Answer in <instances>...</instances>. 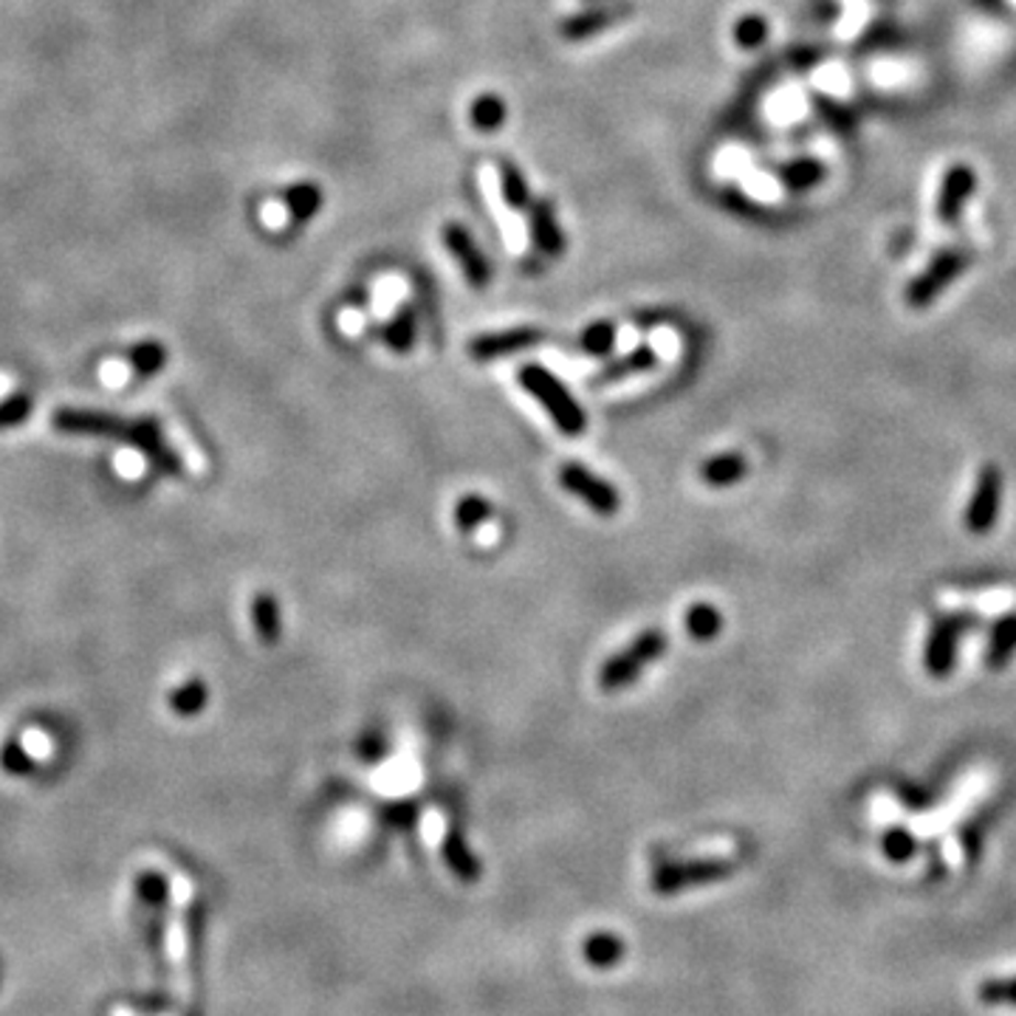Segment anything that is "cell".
<instances>
[{"label": "cell", "instance_id": "4316f807", "mask_svg": "<svg viewBox=\"0 0 1016 1016\" xmlns=\"http://www.w3.org/2000/svg\"><path fill=\"white\" fill-rule=\"evenodd\" d=\"M136 893L142 898V904L153 913H162L164 900H167V878L162 873H142L136 881Z\"/></svg>", "mask_w": 1016, "mask_h": 1016}, {"label": "cell", "instance_id": "1f68e13d", "mask_svg": "<svg viewBox=\"0 0 1016 1016\" xmlns=\"http://www.w3.org/2000/svg\"><path fill=\"white\" fill-rule=\"evenodd\" d=\"M285 204H288L292 218H312L319 209V193L314 187H308V184H299V187H294L292 193H288V201Z\"/></svg>", "mask_w": 1016, "mask_h": 1016}, {"label": "cell", "instance_id": "e575fe53", "mask_svg": "<svg viewBox=\"0 0 1016 1016\" xmlns=\"http://www.w3.org/2000/svg\"><path fill=\"white\" fill-rule=\"evenodd\" d=\"M503 122V105L494 97H480L472 105V124L480 130H492Z\"/></svg>", "mask_w": 1016, "mask_h": 1016}, {"label": "cell", "instance_id": "ba28073f", "mask_svg": "<svg viewBox=\"0 0 1016 1016\" xmlns=\"http://www.w3.org/2000/svg\"><path fill=\"white\" fill-rule=\"evenodd\" d=\"M999 498H1003L999 472L994 467H985L980 472L974 492H971L969 509H965V528L971 534H985L994 528L999 512Z\"/></svg>", "mask_w": 1016, "mask_h": 1016}, {"label": "cell", "instance_id": "9a60e30c", "mask_svg": "<svg viewBox=\"0 0 1016 1016\" xmlns=\"http://www.w3.org/2000/svg\"><path fill=\"white\" fill-rule=\"evenodd\" d=\"M749 472V460L738 452H723L718 458H709L700 467V480L706 485H714V489H725V485H734L745 478Z\"/></svg>", "mask_w": 1016, "mask_h": 1016}, {"label": "cell", "instance_id": "d590c367", "mask_svg": "<svg viewBox=\"0 0 1016 1016\" xmlns=\"http://www.w3.org/2000/svg\"><path fill=\"white\" fill-rule=\"evenodd\" d=\"M881 848H884V853H887L889 861L900 864V861L913 859L915 839L907 833V830H889V833L884 835V844H881Z\"/></svg>", "mask_w": 1016, "mask_h": 1016}, {"label": "cell", "instance_id": "e0dca14e", "mask_svg": "<svg viewBox=\"0 0 1016 1016\" xmlns=\"http://www.w3.org/2000/svg\"><path fill=\"white\" fill-rule=\"evenodd\" d=\"M720 627H723V615H720L714 604L698 602L689 608L687 633L692 635L695 642H712V638H718Z\"/></svg>", "mask_w": 1016, "mask_h": 1016}, {"label": "cell", "instance_id": "6da1fadb", "mask_svg": "<svg viewBox=\"0 0 1016 1016\" xmlns=\"http://www.w3.org/2000/svg\"><path fill=\"white\" fill-rule=\"evenodd\" d=\"M54 429L68 435H102V438H117L128 440L133 447L142 449L156 467H162L167 474L182 472V460L175 458L173 449L167 447L159 424L148 422V418H122V415L99 413V409H74L63 407L52 415Z\"/></svg>", "mask_w": 1016, "mask_h": 1016}, {"label": "cell", "instance_id": "5b68a950", "mask_svg": "<svg viewBox=\"0 0 1016 1016\" xmlns=\"http://www.w3.org/2000/svg\"><path fill=\"white\" fill-rule=\"evenodd\" d=\"M478 184H480V193H483L485 204H489L492 215L498 218L500 229H503L505 240H509L512 247H523L525 240H528V234H532V229L525 227L523 215L517 212L514 201L509 198V193H505L503 173H500L498 164H492V162L480 164Z\"/></svg>", "mask_w": 1016, "mask_h": 1016}, {"label": "cell", "instance_id": "83f0119b", "mask_svg": "<svg viewBox=\"0 0 1016 1016\" xmlns=\"http://www.w3.org/2000/svg\"><path fill=\"white\" fill-rule=\"evenodd\" d=\"M615 337H619V334H615L613 325L596 323L582 334V350L590 353V357H608L615 348Z\"/></svg>", "mask_w": 1016, "mask_h": 1016}, {"label": "cell", "instance_id": "4fadbf2b", "mask_svg": "<svg viewBox=\"0 0 1016 1016\" xmlns=\"http://www.w3.org/2000/svg\"><path fill=\"white\" fill-rule=\"evenodd\" d=\"M444 240H447L449 252H452V258L460 263V269H463L469 283L472 285L489 283V263H485L483 254L478 252V247L472 243L467 229L458 227V223H449V227L444 229Z\"/></svg>", "mask_w": 1016, "mask_h": 1016}, {"label": "cell", "instance_id": "52a82bcc", "mask_svg": "<svg viewBox=\"0 0 1016 1016\" xmlns=\"http://www.w3.org/2000/svg\"><path fill=\"white\" fill-rule=\"evenodd\" d=\"M732 873V864L723 859H695L684 861V864H664L660 870H655L653 875V889L658 893H675V889L692 887V884H709V881L720 878V875Z\"/></svg>", "mask_w": 1016, "mask_h": 1016}, {"label": "cell", "instance_id": "9c48e42d", "mask_svg": "<svg viewBox=\"0 0 1016 1016\" xmlns=\"http://www.w3.org/2000/svg\"><path fill=\"white\" fill-rule=\"evenodd\" d=\"M977 193V173L969 164H952V167L946 170L943 178H940V189H938V218L943 223H958L960 215H963L965 204H969L971 195Z\"/></svg>", "mask_w": 1016, "mask_h": 1016}, {"label": "cell", "instance_id": "277c9868", "mask_svg": "<svg viewBox=\"0 0 1016 1016\" xmlns=\"http://www.w3.org/2000/svg\"><path fill=\"white\" fill-rule=\"evenodd\" d=\"M969 260H971L969 249H963V247L943 249V252H940L938 258H935L932 263H929V266H926L924 272L913 280V283H909L907 303L913 305V308H926V305H932L935 299L940 297V292H943L946 285H952L954 280L965 272Z\"/></svg>", "mask_w": 1016, "mask_h": 1016}, {"label": "cell", "instance_id": "8992f818", "mask_svg": "<svg viewBox=\"0 0 1016 1016\" xmlns=\"http://www.w3.org/2000/svg\"><path fill=\"white\" fill-rule=\"evenodd\" d=\"M559 485H562L565 492H570L573 498L582 500L585 505H590L596 514H615L622 509V498H619V489L608 480L596 478L590 469H585L582 463H565L559 469Z\"/></svg>", "mask_w": 1016, "mask_h": 1016}, {"label": "cell", "instance_id": "603a6c76", "mask_svg": "<svg viewBox=\"0 0 1016 1016\" xmlns=\"http://www.w3.org/2000/svg\"><path fill=\"white\" fill-rule=\"evenodd\" d=\"M1014 649H1016V615H1005L1003 622L997 624V630H994V635H991L988 664L991 667H1003Z\"/></svg>", "mask_w": 1016, "mask_h": 1016}, {"label": "cell", "instance_id": "3957f363", "mask_svg": "<svg viewBox=\"0 0 1016 1016\" xmlns=\"http://www.w3.org/2000/svg\"><path fill=\"white\" fill-rule=\"evenodd\" d=\"M664 653H667V635L660 633V630H644L622 653H615L613 658L604 660L602 669H599V687L604 692H619V689L630 687Z\"/></svg>", "mask_w": 1016, "mask_h": 1016}, {"label": "cell", "instance_id": "cb8c5ba5", "mask_svg": "<svg viewBox=\"0 0 1016 1016\" xmlns=\"http://www.w3.org/2000/svg\"><path fill=\"white\" fill-rule=\"evenodd\" d=\"M749 167H751L749 153H745L743 148H738V144L720 148L718 153H714L712 170H714V175H718L720 182H738L740 175H743Z\"/></svg>", "mask_w": 1016, "mask_h": 1016}, {"label": "cell", "instance_id": "d6a6232c", "mask_svg": "<svg viewBox=\"0 0 1016 1016\" xmlns=\"http://www.w3.org/2000/svg\"><path fill=\"white\" fill-rule=\"evenodd\" d=\"M0 765H3L7 774H14V777H20V774H32V768H34L29 751L23 749L18 740H9V743L0 749Z\"/></svg>", "mask_w": 1016, "mask_h": 1016}, {"label": "cell", "instance_id": "836d02e7", "mask_svg": "<svg viewBox=\"0 0 1016 1016\" xmlns=\"http://www.w3.org/2000/svg\"><path fill=\"white\" fill-rule=\"evenodd\" d=\"M980 999L988 1005H1016V977L983 983L980 985Z\"/></svg>", "mask_w": 1016, "mask_h": 1016}, {"label": "cell", "instance_id": "f546056e", "mask_svg": "<svg viewBox=\"0 0 1016 1016\" xmlns=\"http://www.w3.org/2000/svg\"><path fill=\"white\" fill-rule=\"evenodd\" d=\"M822 175H824L822 162H816V159H802V162L790 164L783 187L808 189V187H813V184L822 182Z\"/></svg>", "mask_w": 1016, "mask_h": 1016}, {"label": "cell", "instance_id": "74e56055", "mask_svg": "<svg viewBox=\"0 0 1016 1016\" xmlns=\"http://www.w3.org/2000/svg\"><path fill=\"white\" fill-rule=\"evenodd\" d=\"M765 34H768V26L763 18H743L738 23V40L743 46H760Z\"/></svg>", "mask_w": 1016, "mask_h": 1016}, {"label": "cell", "instance_id": "44dd1931", "mask_svg": "<svg viewBox=\"0 0 1016 1016\" xmlns=\"http://www.w3.org/2000/svg\"><path fill=\"white\" fill-rule=\"evenodd\" d=\"M489 520H492V505L485 503L480 494H467L455 505V523H458L460 532H478L480 525H485Z\"/></svg>", "mask_w": 1016, "mask_h": 1016}, {"label": "cell", "instance_id": "484cf974", "mask_svg": "<svg viewBox=\"0 0 1016 1016\" xmlns=\"http://www.w3.org/2000/svg\"><path fill=\"white\" fill-rule=\"evenodd\" d=\"M384 342L395 350V353H407L415 345V317L413 312H398L390 325L384 328Z\"/></svg>", "mask_w": 1016, "mask_h": 1016}, {"label": "cell", "instance_id": "5bb4252c", "mask_svg": "<svg viewBox=\"0 0 1016 1016\" xmlns=\"http://www.w3.org/2000/svg\"><path fill=\"white\" fill-rule=\"evenodd\" d=\"M655 364H658V353H655L653 348H647V345H642V348H633L630 353H624L622 359L604 364V368L593 375V384L596 387H604V384L624 382L630 375L647 373Z\"/></svg>", "mask_w": 1016, "mask_h": 1016}, {"label": "cell", "instance_id": "4dcf8cb0", "mask_svg": "<svg viewBox=\"0 0 1016 1016\" xmlns=\"http://www.w3.org/2000/svg\"><path fill=\"white\" fill-rule=\"evenodd\" d=\"M164 359H167V350H164L162 345H156V342L136 345V348H133V353H130V364H133V370H136V373H142V375L159 373V370L164 368Z\"/></svg>", "mask_w": 1016, "mask_h": 1016}, {"label": "cell", "instance_id": "ffe728a7", "mask_svg": "<svg viewBox=\"0 0 1016 1016\" xmlns=\"http://www.w3.org/2000/svg\"><path fill=\"white\" fill-rule=\"evenodd\" d=\"M207 698L209 692L204 680H187L184 687H178L170 695V709H173L175 714H182V718H193V714H198L204 706H207Z\"/></svg>", "mask_w": 1016, "mask_h": 1016}, {"label": "cell", "instance_id": "2e32d148", "mask_svg": "<svg viewBox=\"0 0 1016 1016\" xmlns=\"http://www.w3.org/2000/svg\"><path fill=\"white\" fill-rule=\"evenodd\" d=\"M252 624L254 633L263 644H277L280 633H283V615H280V604L272 593H258L252 599Z\"/></svg>", "mask_w": 1016, "mask_h": 1016}, {"label": "cell", "instance_id": "7c38bea8", "mask_svg": "<svg viewBox=\"0 0 1016 1016\" xmlns=\"http://www.w3.org/2000/svg\"><path fill=\"white\" fill-rule=\"evenodd\" d=\"M958 642H960V622L946 619V622L935 624L929 638H926V647H924V667L929 669V675L940 678V675H946L954 667Z\"/></svg>", "mask_w": 1016, "mask_h": 1016}, {"label": "cell", "instance_id": "8fae6325", "mask_svg": "<svg viewBox=\"0 0 1016 1016\" xmlns=\"http://www.w3.org/2000/svg\"><path fill=\"white\" fill-rule=\"evenodd\" d=\"M539 339H543V334L537 328H509L498 330V334H483V337L469 342V357L478 359V362H492V359L512 357L520 350L534 348Z\"/></svg>", "mask_w": 1016, "mask_h": 1016}, {"label": "cell", "instance_id": "8d00e7d4", "mask_svg": "<svg viewBox=\"0 0 1016 1016\" xmlns=\"http://www.w3.org/2000/svg\"><path fill=\"white\" fill-rule=\"evenodd\" d=\"M29 413H32V398L29 395H12V398L0 404V429L20 424L23 418H29Z\"/></svg>", "mask_w": 1016, "mask_h": 1016}, {"label": "cell", "instance_id": "7a4b0ae2", "mask_svg": "<svg viewBox=\"0 0 1016 1016\" xmlns=\"http://www.w3.org/2000/svg\"><path fill=\"white\" fill-rule=\"evenodd\" d=\"M517 382L525 393L537 398V404L548 413L550 422L557 424L559 433L570 435V438L585 433L588 418H585L582 407H579L570 390L548 368H543V364H523L517 373Z\"/></svg>", "mask_w": 1016, "mask_h": 1016}, {"label": "cell", "instance_id": "f35d334b", "mask_svg": "<svg viewBox=\"0 0 1016 1016\" xmlns=\"http://www.w3.org/2000/svg\"><path fill=\"white\" fill-rule=\"evenodd\" d=\"M288 218H292V212H288L285 201H266V207H263V223L269 229H283Z\"/></svg>", "mask_w": 1016, "mask_h": 1016}, {"label": "cell", "instance_id": "f1b7e54d", "mask_svg": "<svg viewBox=\"0 0 1016 1016\" xmlns=\"http://www.w3.org/2000/svg\"><path fill=\"white\" fill-rule=\"evenodd\" d=\"M534 240L539 243L545 254H559L562 252V232L557 229L554 218H550L548 209H539V215L534 218V229H532Z\"/></svg>", "mask_w": 1016, "mask_h": 1016}, {"label": "cell", "instance_id": "ac0fdd59", "mask_svg": "<svg viewBox=\"0 0 1016 1016\" xmlns=\"http://www.w3.org/2000/svg\"><path fill=\"white\" fill-rule=\"evenodd\" d=\"M440 844H444V855H447V864L452 867V873H458L463 881L478 878L480 875L478 861H474V855L469 853L463 839H460L455 830H447V833H444V842Z\"/></svg>", "mask_w": 1016, "mask_h": 1016}, {"label": "cell", "instance_id": "30bf717a", "mask_svg": "<svg viewBox=\"0 0 1016 1016\" xmlns=\"http://www.w3.org/2000/svg\"><path fill=\"white\" fill-rule=\"evenodd\" d=\"M940 608L946 613H977V615H1008L1016 610V590L994 588L980 593H960V590H943L938 596Z\"/></svg>", "mask_w": 1016, "mask_h": 1016}, {"label": "cell", "instance_id": "ab89813d", "mask_svg": "<svg viewBox=\"0 0 1016 1016\" xmlns=\"http://www.w3.org/2000/svg\"><path fill=\"white\" fill-rule=\"evenodd\" d=\"M359 751H362L364 757H370V760H375L379 757V754H382V740L379 738H364L362 740V745H359Z\"/></svg>", "mask_w": 1016, "mask_h": 1016}, {"label": "cell", "instance_id": "7402d4cb", "mask_svg": "<svg viewBox=\"0 0 1016 1016\" xmlns=\"http://www.w3.org/2000/svg\"><path fill=\"white\" fill-rule=\"evenodd\" d=\"M624 12H627V9H599V12H588V14H582V18L570 20L568 26H562V34L570 40L590 37V34L613 26V20Z\"/></svg>", "mask_w": 1016, "mask_h": 1016}, {"label": "cell", "instance_id": "d4e9b609", "mask_svg": "<svg viewBox=\"0 0 1016 1016\" xmlns=\"http://www.w3.org/2000/svg\"><path fill=\"white\" fill-rule=\"evenodd\" d=\"M624 954L622 940L613 938V935H596L585 943V960L596 969H604V965H613L615 960Z\"/></svg>", "mask_w": 1016, "mask_h": 1016}, {"label": "cell", "instance_id": "d6986e66", "mask_svg": "<svg viewBox=\"0 0 1016 1016\" xmlns=\"http://www.w3.org/2000/svg\"><path fill=\"white\" fill-rule=\"evenodd\" d=\"M738 182H740V189L749 195L751 201H757V204L774 201V198H777V195L785 189L779 178H774V175H768V173H760V170H754V167L745 170Z\"/></svg>", "mask_w": 1016, "mask_h": 1016}]
</instances>
